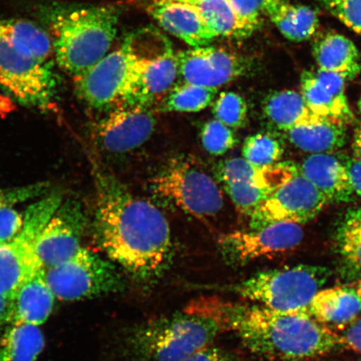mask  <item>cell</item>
Returning a JSON list of instances; mask_svg holds the SVG:
<instances>
[{
    "instance_id": "6da1fadb",
    "label": "cell",
    "mask_w": 361,
    "mask_h": 361,
    "mask_svg": "<svg viewBox=\"0 0 361 361\" xmlns=\"http://www.w3.org/2000/svg\"><path fill=\"white\" fill-rule=\"evenodd\" d=\"M97 190L94 227L99 245L135 281L156 282L173 257L168 219L109 175L98 173Z\"/></svg>"
},
{
    "instance_id": "7a4b0ae2",
    "label": "cell",
    "mask_w": 361,
    "mask_h": 361,
    "mask_svg": "<svg viewBox=\"0 0 361 361\" xmlns=\"http://www.w3.org/2000/svg\"><path fill=\"white\" fill-rule=\"evenodd\" d=\"M231 331L252 353L269 360L302 361L342 347L344 338L309 310L279 311L258 304L234 306Z\"/></svg>"
},
{
    "instance_id": "3957f363",
    "label": "cell",
    "mask_w": 361,
    "mask_h": 361,
    "mask_svg": "<svg viewBox=\"0 0 361 361\" xmlns=\"http://www.w3.org/2000/svg\"><path fill=\"white\" fill-rule=\"evenodd\" d=\"M234 305L200 300L180 312L139 324L126 333L124 353L133 361H183L231 331Z\"/></svg>"
},
{
    "instance_id": "277c9868",
    "label": "cell",
    "mask_w": 361,
    "mask_h": 361,
    "mask_svg": "<svg viewBox=\"0 0 361 361\" xmlns=\"http://www.w3.org/2000/svg\"><path fill=\"white\" fill-rule=\"evenodd\" d=\"M39 16L52 35L57 64L75 78L107 55L120 12L106 6L51 3L40 6Z\"/></svg>"
},
{
    "instance_id": "5b68a950",
    "label": "cell",
    "mask_w": 361,
    "mask_h": 361,
    "mask_svg": "<svg viewBox=\"0 0 361 361\" xmlns=\"http://www.w3.org/2000/svg\"><path fill=\"white\" fill-rule=\"evenodd\" d=\"M331 275V270L324 266L298 264L260 271L233 288L245 299L271 310H309Z\"/></svg>"
},
{
    "instance_id": "8992f818",
    "label": "cell",
    "mask_w": 361,
    "mask_h": 361,
    "mask_svg": "<svg viewBox=\"0 0 361 361\" xmlns=\"http://www.w3.org/2000/svg\"><path fill=\"white\" fill-rule=\"evenodd\" d=\"M156 31H142L126 38L135 56L123 106L149 108L164 99L179 80L177 55L165 37L154 48Z\"/></svg>"
},
{
    "instance_id": "52a82bcc",
    "label": "cell",
    "mask_w": 361,
    "mask_h": 361,
    "mask_svg": "<svg viewBox=\"0 0 361 361\" xmlns=\"http://www.w3.org/2000/svg\"><path fill=\"white\" fill-rule=\"evenodd\" d=\"M62 202L60 192L48 193L31 204L21 232L11 241L0 243V295L10 298L43 266L36 252L42 230Z\"/></svg>"
},
{
    "instance_id": "ba28073f",
    "label": "cell",
    "mask_w": 361,
    "mask_h": 361,
    "mask_svg": "<svg viewBox=\"0 0 361 361\" xmlns=\"http://www.w3.org/2000/svg\"><path fill=\"white\" fill-rule=\"evenodd\" d=\"M157 195L200 219L212 218L224 207V196L216 180L189 160H174L151 180Z\"/></svg>"
},
{
    "instance_id": "9c48e42d",
    "label": "cell",
    "mask_w": 361,
    "mask_h": 361,
    "mask_svg": "<svg viewBox=\"0 0 361 361\" xmlns=\"http://www.w3.org/2000/svg\"><path fill=\"white\" fill-rule=\"evenodd\" d=\"M51 63L39 60L0 37V87L25 106L45 109L57 92Z\"/></svg>"
},
{
    "instance_id": "30bf717a",
    "label": "cell",
    "mask_w": 361,
    "mask_h": 361,
    "mask_svg": "<svg viewBox=\"0 0 361 361\" xmlns=\"http://www.w3.org/2000/svg\"><path fill=\"white\" fill-rule=\"evenodd\" d=\"M45 279L56 298L66 301L92 299L124 288L114 266L85 247L65 263L45 269Z\"/></svg>"
},
{
    "instance_id": "8fae6325",
    "label": "cell",
    "mask_w": 361,
    "mask_h": 361,
    "mask_svg": "<svg viewBox=\"0 0 361 361\" xmlns=\"http://www.w3.org/2000/svg\"><path fill=\"white\" fill-rule=\"evenodd\" d=\"M135 61V54L125 42L120 49L75 76V93L94 109L112 110L123 106Z\"/></svg>"
},
{
    "instance_id": "7c38bea8",
    "label": "cell",
    "mask_w": 361,
    "mask_h": 361,
    "mask_svg": "<svg viewBox=\"0 0 361 361\" xmlns=\"http://www.w3.org/2000/svg\"><path fill=\"white\" fill-rule=\"evenodd\" d=\"M326 197L300 171L275 190L250 216V229L278 222L305 224L319 215Z\"/></svg>"
},
{
    "instance_id": "4fadbf2b",
    "label": "cell",
    "mask_w": 361,
    "mask_h": 361,
    "mask_svg": "<svg viewBox=\"0 0 361 361\" xmlns=\"http://www.w3.org/2000/svg\"><path fill=\"white\" fill-rule=\"evenodd\" d=\"M304 235L302 225L278 222L250 231L224 234L219 238V245L228 264L241 265L293 250L303 241Z\"/></svg>"
},
{
    "instance_id": "5bb4252c",
    "label": "cell",
    "mask_w": 361,
    "mask_h": 361,
    "mask_svg": "<svg viewBox=\"0 0 361 361\" xmlns=\"http://www.w3.org/2000/svg\"><path fill=\"white\" fill-rule=\"evenodd\" d=\"M87 218L80 203L62 201L45 224L36 245L38 258L44 269L71 259L82 248Z\"/></svg>"
},
{
    "instance_id": "9a60e30c",
    "label": "cell",
    "mask_w": 361,
    "mask_h": 361,
    "mask_svg": "<svg viewBox=\"0 0 361 361\" xmlns=\"http://www.w3.org/2000/svg\"><path fill=\"white\" fill-rule=\"evenodd\" d=\"M180 82L218 89L247 74L246 59L224 49L193 48L177 54Z\"/></svg>"
},
{
    "instance_id": "2e32d148",
    "label": "cell",
    "mask_w": 361,
    "mask_h": 361,
    "mask_svg": "<svg viewBox=\"0 0 361 361\" xmlns=\"http://www.w3.org/2000/svg\"><path fill=\"white\" fill-rule=\"evenodd\" d=\"M157 120L149 108L121 106L99 121L97 139L104 150L125 153L147 142L154 133Z\"/></svg>"
},
{
    "instance_id": "e0dca14e",
    "label": "cell",
    "mask_w": 361,
    "mask_h": 361,
    "mask_svg": "<svg viewBox=\"0 0 361 361\" xmlns=\"http://www.w3.org/2000/svg\"><path fill=\"white\" fill-rule=\"evenodd\" d=\"M345 81L332 72L319 69L304 71L300 78V94L314 114L350 124L355 116L345 96Z\"/></svg>"
},
{
    "instance_id": "ac0fdd59",
    "label": "cell",
    "mask_w": 361,
    "mask_h": 361,
    "mask_svg": "<svg viewBox=\"0 0 361 361\" xmlns=\"http://www.w3.org/2000/svg\"><path fill=\"white\" fill-rule=\"evenodd\" d=\"M149 11L162 28L193 48L209 47L218 37L195 6L157 1Z\"/></svg>"
},
{
    "instance_id": "d6986e66",
    "label": "cell",
    "mask_w": 361,
    "mask_h": 361,
    "mask_svg": "<svg viewBox=\"0 0 361 361\" xmlns=\"http://www.w3.org/2000/svg\"><path fill=\"white\" fill-rule=\"evenodd\" d=\"M299 169L328 202L345 203L355 200L356 195L345 166L335 156L329 153L311 154Z\"/></svg>"
},
{
    "instance_id": "ffe728a7",
    "label": "cell",
    "mask_w": 361,
    "mask_h": 361,
    "mask_svg": "<svg viewBox=\"0 0 361 361\" xmlns=\"http://www.w3.org/2000/svg\"><path fill=\"white\" fill-rule=\"evenodd\" d=\"M299 166L293 161L278 162L271 166H257L243 157L221 161L216 169L220 183H245L274 192L299 173Z\"/></svg>"
},
{
    "instance_id": "44dd1931",
    "label": "cell",
    "mask_w": 361,
    "mask_h": 361,
    "mask_svg": "<svg viewBox=\"0 0 361 361\" xmlns=\"http://www.w3.org/2000/svg\"><path fill=\"white\" fill-rule=\"evenodd\" d=\"M55 300L45 279V269L39 270L12 296L8 322L40 326L51 314Z\"/></svg>"
},
{
    "instance_id": "7402d4cb",
    "label": "cell",
    "mask_w": 361,
    "mask_h": 361,
    "mask_svg": "<svg viewBox=\"0 0 361 361\" xmlns=\"http://www.w3.org/2000/svg\"><path fill=\"white\" fill-rule=\"evenodd\" d=\"M312 317L327 327H345L360 317L361 300L353 286L322 288L309 307Z\"/></svg>"
},
{
    "instance_id": "603a6c76",
    "label": "cell",
    "mask_w": 361,
    "mask_h": 361,
    "mask_svg": "<svg viewBox=\"0 0 361 361\" xmlns=\"http://www.w3.org/2000/svg\"><path fill=\"white\" fill-rule=\"evenodd\" d=\"M313 54L319 70L332 72L345 80L357 78L361 71V59L357 47L346 36L327 33L313 44Z\"/></svg>"
},
{
    "instance_id": "cb8c5ba5",
    "label": "cell",
    "mask_w": 361,
    "mask_h": 361,
    "mask_svg": "<svg viewBox=\"0 0 361 361\" xmlns=\"http://www.w3.org/2000/svg\"><path fill=\"white\" fill-rule=\"evenodd\" d=\"M265 16L291 42H305L314 37L319 29L317 13L308 6L293 4L290 0H269Z\"/></svg>"
},
{
    "instance_id": "d4e9b609",
    "label": "cell",
    "mask_w": 361,
    "mask_h": 361,
    "mask_svg": "<svg viewBox=\"0 0 361 361\" xmlns=\"http://www.w3.org/2000/svg\"><path fill=\"white\" fill-rule=\"evenodd\" d=\"M263 113L271 125L284 133L297 126L331 120L314 114L307 106L302 94L291 90L269 94L264 99Z\"/></svg>"
},
{
    "instance_id": "484cf974",
    "label": "cell",
    "mask_w": 361,
    "mask_h": 361,
    "mask_svg": "<svg viewBox=\"0 0 361 361\" xmlns=\"http://www.w3.org/2000/svg\"><path fill=\"white\" fill-rule=\"evenodd\" d=\"M286 133L293 146L311 154L336 151L347 139L345 124L333 120L297 126Z\"/></svg>"
},
{
    "instance_id": "4316f807",
    "label": "cell",
    "mask_w": 361,
    "mask_h": 361,
    "mask_svg": "<svg viewBox=\"0 0 361 361\" xmlns=\"http://www.w3.org/2000/svg\"><path fill=\"white\" fill-rule=\"evenodd\" d=\"M335 247L345 278L361 277V207H351L343 215L335 233Z\"/></svg>"
},
{
    "instance_id": "83f0119b",
    "label": "cell",
    "mask_w": 361,
    "mask_h": 361,
    "mask_svg": "<svg viewBox=\"0 0 361 361\" xmlns=\"http://www.w3.org/2000/svg\"><path fill=\"white\" fill-rule=\"evenodd\" d=\"M0 37L39 60L49 61L54 54L51 35L28 20L0 18Z\"/></svg>"
},
{
    "instance_id": "f1b7e54d",
    "label": "cell",
    "mask_w": 361,
    "mask_h": 361,
    "mask_svg": "<svg viewBox=\"0 0 361 361\" xmlns=\"http://www.w3.org/2000/svg\"><path fill=\"white\" fill-rule=\"evenodd\" d=\"M44 344L39 326L10 323L0 341V361H35Z\"/></svg>"
},
{
    "instance_id": "f546056e",
    "label": "cell",
    "mask_w": 361,
    "mask_h": 361,
    "mask_svg": "<svg viewBox=\"0 0 361 361\" xmlns=\"http://www.w3.org/2000/svg\"><path fill=\"white\" fill-rule=\"evenodd\" d=\"M195 6L216 36L245 39L252 34L228 0H200Z\"/></svg>"
},
{
    "instance_id": "4dcf8cb0",
    "label": "cell",
    "mask_w": 361,
    "mask_h": 361,
    "mask_svg": "<svg viewBox=\"0 0 361 361\" xmlns=\"http://www.w3.org/2000/svg\"><path fill=\"white\" fill-rule=\"evenodd\" d=\"M216 93L218 89L179 81L162 101L161 111L179 113L200 112L214 102Z\"/></svg>"
},
{
    "instance_id": "1f68e13d",
    "label": "cell",
    "mask_w": 361,
    "mask_h": 361,
    "mask_svg": "<svg viewBox=\"0 0 361 361\" xmlns=\"http://www.w3.org/2000/svg\"><path fill=\"white\" fill-rule=\"evenodd\" d=\"M284 147L281 140L269 133H257L245 139L243 157L257 166H271L281 159Z\"/></svg>"
},
{
    "instance_id": "d6a6232c",
    "label": "cell",
    "mask_w": 361,
    "mask_h": 361,
    "mask_svg": "<svg viewBox=\"0 0 361 361\" xmlns=\"http://www.w3.org/2000/svg\"><path fill=\"white\" fill-rule=\"evenodd\" d=\"M247 111L245 99L234 92L221 93L213 105L214 119L232 129L245 125Z\"/></svg>"
},
{
    "instance_id": "836d02e7",
    "label": "cell",
    "mask_w": 361,
    "mask_h": 361,
    "mask_svg": "<svg viewBox=\"0 0 361 361\" xmlns=\"http://www.w3.org/2000/svg\"><path fill=\"white\" fill-rule=\"evenodd\" d=\"M223 186L239 213L250 216L274 192L245 183H227Z\"/></svg>"
},
{
    "instance_id": "e575fe53",
    "label": "cell",
    "mask_w": 361,
    "mask_h": 361,
    "mask_svg": "<svg viewBox=\"0 0 361 361\" xmlns=\"http://www.w3.org/2000/svg\"><path fill=\"white\" fill-rule=\"evenodd\" d=\"M201 142L209 154L219 157L231 151L238 141L233 129L214 119L202 126Z\"/></svg>"
},
{
    "instance_id": "d590c367",
    "label": "cell",
    "mask_w": 361,
    "mask_h": 361,
    "mask_svg": "<svg viewBox=\"0 0 361 361\" xmlns=\"http://www.w3.org/2000/svg\"><path fill=\"white\" fill-rule=\"evenodd\" d=\"M49 183L39 182L24 186L0 189V211L20 203L42 197L48 194Z\"/></svg>"
},
{
    "instance_id": "8d00e7d4",
    "label": "cell",
    "mask_w": 361,
    "mask_h": 361,
    "mask_svg": "<svg viewBox=\"0 0 361 361\" xmlns=\"http://www.w3.org/2000/svg\"><path fill=\"white\" fill-rule=\"evenodd\" d=\"M350 29L361 35V0H317Z\"/></svg>"
},
{
    "instance_id": "74e56055",
    "label": "cell",
    "mask_w": 361,
    "mask_h": 361,
    "mask_svg": "<svg viewBox=\"0 0 361 361\" xmlns=\"http://www.w3.org/2000/svg\"><path fill=\"white\" fill-rule=\"evenodd\" d=\"M240 19L252 33L259 28L265 16V6L269 0H228Z\"/></svg>"
},
{
    "instance_id": "f35d334b",
    "label": "cell",
    "mask_w": 361,
    "mask_h": 361,
    "mask_svg": "<svg viewBox=\"0 0 361 361\" xmlns=\"http://www.w3.org/2000/svg\"><path fill=\"white\" fill-rule=\"evenodd\" d=\"M25 224L23 215L13 207L0 211V243L11 241L21 232Z\"/></svg>"
},
{
    "instance_id": "ab89813d",
    "label": "cell",
    "mask_w": 361,
    "mask_h": 361,
    "mask_svg": "<svg viewBox=\"0 0 361 361\" xmlns=\"http://www.w3.org/2000/svg\"><path fill=\"white\" fill-rule=\"evenodd\" d=\"M183 361H238L236 356L230 352L212 347H204Z\"/></svg>"
},
{
    "instance_id": "60d3db41",
    "label": "cell",
    "mask_w": 361,
    "mask_h": 361,
    "mask_svg": "<svg viewBox=\"0 0 361 361\" xmlns=\"http://www.w3.org/2000/svg\"><path fill=\"white\" fill-rule=\"evenodd\" d=\"M341 161L345 166L355 195L361 198V160L355 157H345Z\"/></svg>"
},
{
    "instance_id": "b9f144b4",
    "label": "cell",
    "mask_w": 361,
    "mask_h": 361,
    "mask_svg": "<svg viewBox=\"0 0 361 361\" xmlns=\"http://www.w3.org/2000/svg\"><path fill=\"white\" fill-rule=\"evenodd\" d=\"M342 336L347 348H350L361 355V317L350 324Z\"/></svg>"
},
{
    "instance_id": "7bdbcfd3",
    "label": "cell",
    "mask_w": 361,
    "mask_h": 361,
    "mask_svg": "<svg viewBox=\"0 0 361 361\" xmlns=\"http://www.w3.org/2000/svg\"><path fill=\"white\" fill-rule=\"evenodd\" d=\"M10 298L0 295V327L8 322V313H10Z\"/></svg>"
},
{
    "instance_id": "ee69618b",
    "label": "cell",
    "mask_w": 361,
    "mask_h": 361,
    "mask_svg": "<svg viewBox=\"0 0 361 361\" xmlns=\"http://www.w3.org/2000/svg\"><path fill=\"white\" fill-rule=\"evenodd\" d=\"M352 148H353L355 157L361 160V125L355 130Z\"/></svg>"
},
{
    "instance_id": "f6af8a7d",
    "label": "cell",
    "mask_w": 361,
    "mask_h": 361,
    "mask_svg": "<svg viewBox=\"0 0 361 361\" xmlns=\"http://www.w3.org/2000/svg\"><path fill=\"white\" fill-rule=\"evenodd\" d=\"M158 1L187 4H191V6H195V4L198 1H200V0H158Z\"/></svg>"
},
{
    "instance_id": "bcb514c9",
    "label": "cell",
    "mask_w": 361,
    "mask_h": 361,
    "mask_svg": "<svg viewBox=\"0 0 361 361\" xmlns=\"http://www.w3.org/2000/svg\"><path fill=\"white\" fill-rule=\"evenodd\" d=\"M353 287L355 288L356 292H357L360 299L361 300V279L357 283L354 284Z\"/></svg>"
},
{
    "instance_id": "7dc6e473",
    "label": "cell",
    "mask_w": 361,
    "mask_h": 361,
    "mask_svg": "<svg viewBox=\"0 0 361 361\" xmlns=\"http://www.w3.org/2000/svg\"><path fill=\"white\" fill-rule=\"evenodd\" d=\"M358 110H359V111H360V113L361 114V97H360V100L358 102Z\"/></svg>"
}]
</instances>
